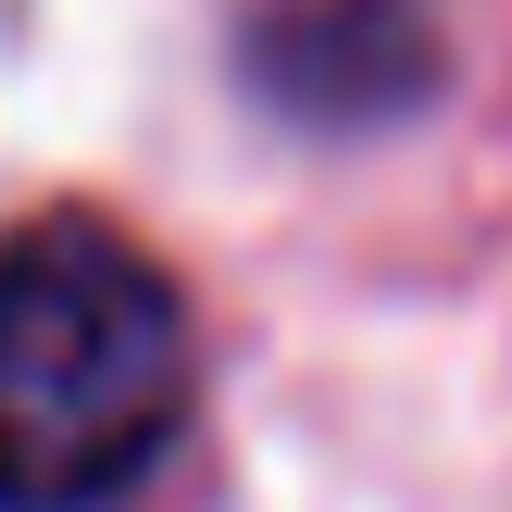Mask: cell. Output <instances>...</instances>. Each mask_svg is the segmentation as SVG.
Wrapping results in <instances>:
<instances>
[{"label": "cell", "mask_w": 512, "mask_h": 512, "mask_svg": "<svg viewBox=\"0 0 512 512\" xmlns=\"http://www.w3.org/2000/svg\"><path fill=\"white\" fill-rule=\"evenodd\" d=\"M188 425V300L100 225L0 250V512H100Z\"/></svg>", "instance_id": "1"}]
</instances>
